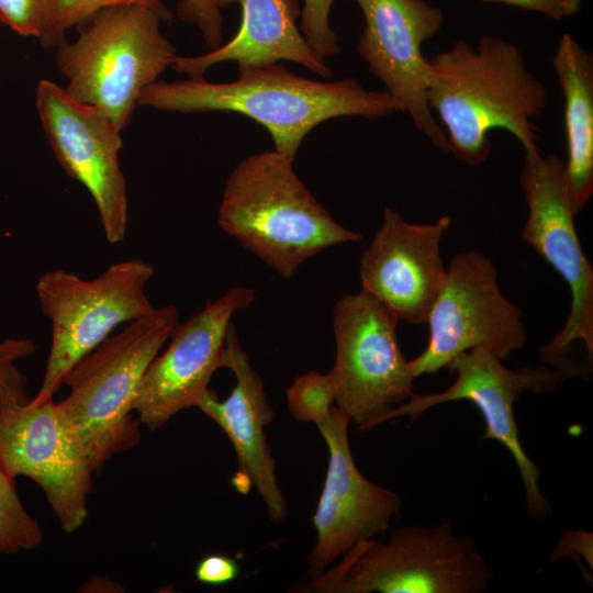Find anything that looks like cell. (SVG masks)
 I'll return each instance as SVG.
<instances>
[{
  "label": "cell",
  "instance_id": "6da1fadb",
  "mask_svg": "<svg viewBox=\"0 0 593 593\" xmlns=\"http://www.w3.org/2000/svg\"><path fill=\"white\" fill-rule=\"evenodd\" d=\"M429 68L427 103L444 126L448 153L469 166L485 163L493 130L510 132L524 152L538 149L532 120L545 111L548 91L515 44L485 35L474 47L460 38L432 57Z\"/></svg>",
  "mask_w": 593,
  "mask_h": 593
},
{
  "label": "cell",
  "instance_id": "7a4b0ae2",
  "mask_svg": "<svg viewBox=\"0 0 593 593\" xmlns=\"http://www.w3.org/2000/svg\"><path fill=\"white\" fill-rule=\"evenodd\" d=\"M137 104L171 112L246 115L269 132L275 150L292 160L303 138L322 122L338 116L376 120L403 112L387 90H367L355 78L300 77L279 63L238 67V78L225 83L203 77L155 81L144 89Z\"/></svg>",
  "mask_w": 593,
  "mask_h": 593
},
{
  "label": "cell",
  "instance_id": "3957f363",
  "mask_svg": "<svg viewBox=\"0 0 593 593\" xmlns=\"http://www.w3.org/2000/svg\"><path fill=\"white\" fill-rule=\"evenodd\" d=\"M292 164L275 149L246 157L230 174L217 213L225 233L288 279L321 251L361 239L315 199Z\"/></svg>",
  "mask_w": 593,
  "mask_h": 593
},
{
  "label": "cell",
  "instance_id": "277c9868",
  "mask_svg": "<svg viewBox=\"0 0 593 593\" xmlns=\"http://www.w3.org/2000/svg\"><path fill=\"white\" fill-rule=\"evenodd\" d=\"M172 304L126 323L65 374L68 395L57 403L93 472L116 452L135 446L138 422L132 418L142 378L179 324Z\"/></svg>",
  "mask_w": 593,
  "mask_h": 593
},
{
  "label": "cell",
  "instance_id": "5b68a950",
  "mask_svg": "<svg viewBox=\"0 0 593 593\" xmlns=\"http://www.w3.org/2000/svg\"><path fill=\"white\" fill-rule=\"evenodd\" d=\"M494 572L474 541L448 523L363 539L299 591L315 593H484Z\"/></svg>",
  "mask_w": 593,
  "mask_h": 593
},
{
  "label": "cell",
  "instance_id": "8992f818",
  "mask_svg": "<svg viewBox=\"0 0 593 593\" xmlns=\"http://www.w3.org/2000/svg\"><path fill=\"white\" fill-rule=\"evenodd\" d=\"M161 21L157 12L138 4L96 13L76 42L57 47L56 65L68 80V94L96 107L124 130L141 93L177 56L160 33Z\"/></svg>",
  "mask_w": 593,
  "mask_h": 593
},
{
  "label": "cell",
  "instance_id": "52a82bcc",
  "mask_svg": "<svg viewBox=\"0 0 593 593\" xmlns=\"http://www.w3.org/2000/svg\"><path fill=\"white\" fill-rule=\"evenodd\" d=\"M154 267L138 258L118 261L94 279L54 269L36 281V296L52 325V343L37 399L53 396L65 374L112 331L148 314L146 294Z\"/></svg>",
  "mask_w": 593,
  "mask_h": 593
},
{
  "label": "cell",
  "instance_id": "ba28073f",
  "mask_svg": "<svg viewBox=\"0 0 593 593\" xmlns=\"http://www.w3.org/2000/svg\"><path fill=\"white\" fill-rule=\"evenodd\" d=\"M519 184L528 206L522 238L562 277L571 293L564 326L538 355L564 379L582 376L569 355L581 344L592 368L593 267L575 230L564 163L553 154L544 156L539 148L525 152Z\"/></svg>",
  "mask_w": 593,
  "mask_h": 593
},
{
  "label": "cell",
  "instance_id": "9c48e42d",
  "mask_svg": "<svg viewBox=\"0 0 593 593\" xmlns=\"http://www.w3.org/2000/svg\"><path fill=\"white\" fill-rule=\"evenodd\" d=\"M399 318L370 295H342L333 307L335 363L328 373L335 405L360 432L414 394L415 377L396 336Z\"/></svg>",
  "mask_w": 593,
  "mask_h": 593
},
{
  "label": "cell",
  "instance_id": "30bf717a",
  "mask_svg": "<svg viewBox=\"0 0 593 593\" xmlns=\"http://www.w3.org/2000/svg\"><path fill=\"white\" fill-rule=\"evenodd\" d=\"M523 316L521 307L502 293L492 259L478 250L456 254L427 316V346L409 361L413 376L447 368L474 347L505 360L526 344Z\"/></svg>",
  "mask_w": 593,
  "mask_h": 593
},
{
  "label": "cell",
  "instance_id": "8fae6325",
  "mask_svg": "<svg viewBox=\"0 0 593 593\" xmlns=\"http://www.w3.org/2000/svg\"><path fill=\"white\" fill-rule=\"evenodd\" d=\"M447 369L456 373L448 389L438 393L413 394L392 409L383 423L407 416L412 424L436 405L461 400L471 402L485 424L482 439L497 441L514 459L524 485L527 514L534 519H546L551 506L539 489L540 469L522 446L514 403L524 392L542 394L552 391L564 377L545 366L508 369L497 356L483 347L459 354Z\"/></svg>",
  "mask_w": 593,
  "mask_h": 593
},
{
  "label": "cell",
  "instance_id": "7c38bea8",
  "mask_svg": "<svg viewBox=\"0 0 593 593\" xmlns=\"http://www.w3.org/2000/svg\"><path fill=\"white\" fill-rule=\"evenodd\" d=\"M0 465L43 490L66 533L85 522L93 470L53 396L32 398L0 413Z\"/></svg>",
  "mask_w": 593,
  "mask_h": 593
},
{
  "label": "cell",
  "instance_id": "4fadbf2b",
  "mask_svg": "<svg viewBox=\"0 0 593 593\" xmlns=\"http://www.w3.org/2000/svg\"><path fill=\"white\" fill-rule=\"evenodd\" d=\"M36 109L56 159L92 197L107 240L121 243L127 228L121 131L99 109L47 79L37 85Z\"/></svg>",
  "mask_w": 593,
  "mask_h": 593
},
{
  "label": "cell",
  "instance_id": "5bb4252c",
  "mask_svg": "<svg viewBox=\"0 0 593 593\" xmlns=\"http://www.w3.org/2000/svg\"><path fill=\"white\" fill-rule=\"evenodd\" d=\"M256 299L234 287L176 326L163 354L152 360L133 404L138 421L155 430L182 410L198 406L213 373L226 368V334L233 315Z\"/></svg>",
  "mask_w": 593,
  "mask_h": 593
},
{
  "label": "cell",
  "instance_id": "9a60e30c",
  "mask_svg": "<svg viewBox=\"0 0 593 593\" xmlns=\"http://www.w3.org/2000/svg\"><path fill=\"white\" fill-rule=\"evenodd\" d=\"M365 27L358 53L387 91L432 144L448 153L444 128L427 103L429 59L423 44L440 30L444 14L425 0H356Z\"/></svg>",
  "mask_w": 593,
  "mask_h": 593
},
{
  "label": "cell",
  "instance_id": "2e32d148",
  "mask_svg": "<svg viewBox=\"0 0 593 593\" xmlns=\"http://www.w3.org/2000/svg\"><path fill=\"white\" fill-rule=\"evenodd\" d=\"M350 422L334 404L315 424L328 448V466L313 515L316 544L307 557L310 580L357 542L385 533L403 505L398 493L371 482L357 468L348 439Z\"/></svg>",
  "mask_w": 593,
  "mask_h": 593
},
{
  "label": "cell",
  "instance_id": "e0dca14e",
  "mask_svg": "<svg viewBox=\"0 0 593 593\" xmlns=\"http://www.w3.org/2000/svg\"><path fill=\"white\" fill-rule=\"evenodd\" d=\"M451 225L410 223L385 208L380 228L360 257L361 292L410 324L426 323L446 279L440 242Z\"/></svg>",
  "mask_w": 593,
  "mask_h": 593
},
{
  "label": "cell",
  "instance_id": "ac0fdd59",
  "mask_svg": "<svg viewBox=\"0 0 593 593\" xmlns=\"http://www.w3.org/2000/svg\"><path fill=\"white\" fill-rule=\"evenodd\" d=\"M225 349L226 368L235 374L236 383L224 401L209 389L197 407L224 430L236 455L237 472L246 475L256 488L270 519L280 523L288 515V505L264 429L272 423L275 412L267 400L262 379L250 366L233 323L227 329Z\"/></svg>",
  "mask_w": 593,
  "mask_h": 593
},
{
  "label": "cell",
  "instance_id": "d6986e66",
  "mask_svg": "<svg viewBox=\"0 0 593 593\" xmlns=\"http://www.w3.org/2000/svg\"><path fill=\"white\" fill-rule=\"evenodd\" d=\"M222 8L240 7L237 33L224 45L193 57L176 56L172 68L190 78L203 77L206 69L223 61L238 67L264 66L279 60L298 63L329 78L332 70L307 44L296 25L301 9L295 0H220Z\"/></svg>",
  "mask_w": 593,
  "mask_h": 593
},
{
  "label": "cell",
  "instance_id": "ffe728a7",
  "mask_svg": "<svg viewBox=\"0 0 593 593\" xmlns=\"http://www.w3.org/2000/svg\"><path fill=\"white\" fill-rule=\"evenodd\" d=\"M552 66L563 96L564 174L571 209L577 215L593 192V57L564 33L552 56Z\"/></svg>",
  "mask_w": 593,
  "mask_h": 593
},
{
  "label": "cell",
  "instance_id": "44dd1931",
  "mask_svg": "<svg viewBox=\"0 0 593 593\" xmlns=\"http://www.w3.org/2000/svg\"><path fill=\"white\" fill-rule=\"evenodd\" d=\"M125 4H138L157 12L164 22L172 21V13L164 0H47L44 25L38 43L45 48L58 47L66 42V32L81 26L99 11Z\"/></svg>",
  "mask_w": 593,
  "mask_h": 593
},
{
  "label": "cell",
  "instance_id": "7402d4cb",
  "mask_svg": "<svg viewBox=\"0 0 593 593\" xmlns=\"http://www.w3.org/2000/svg\"><path fill=\"white\" fill-rule=\"evenodd\" d=\"M38 521L23 506L11 479L0 465V553H18L41 545Z\"/></svg>",
  "mask_w": 593,
  "mask_h": 593
},
{
  "label": "cell",
  "instance_id": "603a6c76",
  "mask_svg": "<svg viewBox=\"0 0 593 593\" xmlns=\"http://www.w3.org/2000/svg\"><path fill=\"white\" fill-rule=\"evenodd\" d=\"M335 403V392L328 373L309 371L296 377L287 390L290 414L299 422L318 423Z\"/></svg>",
  "mask_w": 593,
  "mask_h": 593
},
{
  "label": "cell",
  "instance_id": "cb8c5ba5",
  "mask_svg": "<svg viewBox=\"0 0 593 593\" xmlns=\"http://www.w3.org/2000/svg\"><path fill=\"white\" fill-rule=\"evenodd\" d=\"M36 350L37 345L31 338L9 337L0 340V413L29 401L27 380L18 363Z\"/></svg>",
  "mask_w": 593,
  "mask_h": 593
},
{
  "label": "cell",
  "instance_id": "d4e9b609",
  "mask_svg": "<svg viewBox=\"0 0 593 593\" xmlns=\"http://www.w3.org/2000/svg\"><path fill=\"white\" fill-rule=\"evenodd\" d=\"M335 0H304L300 31L310 47L322 58L338 54L337 35L329 25Z\"/></svg>",
  "mask_w": 593,
  "mask_h": 593
},
{
  "label": "cell",
  "instance_id": "484cf974",
  "mask_svg": "<svg viewBox=\"0 0 593 593\" xmlns=\"http://www.w3.org/2000/svg\"><path fill=\"white\" fill-rule=\"evenodd\" d=\"M222 9L220 0H180L177 15L186 22L195 24L206 46L214 49L222 43Z\"/></svg>",
  "mask_w": 593,
  "mask_h": 593
},
{
  "label": "cell",
  "instance_id": "4316f807",
  "mask_svg": "<svg viewBox=\"0 0 593 593\" xmlns=\"http://www.w3.org/2000/svg\"><path fill=\"white\" fill-rule=\"evenodd\" d=\"M47 0H0V21L23 36L38 37Z\"/></svg>",
  "mask_w": 593,
  "mask_h": 593
},
{
  "label": "cell",
  "instance_id": "83f0119b",
  "mask_svg": "<svg viewBox=\"0 0 593 593\" xmlns=\"http://www.w3.org/2000/svg\"><path fill=\"white\" fill-rule=\"evenodd\" d=\"M238 574L239 566L236 559L222 553L204 556L194 570L197 581L213 586L231 583Z\"/></svg>",
  "mask_w": 593,
  "mask_h": 593
},
{
  "label": "cell",
  "instance_id": "f1b7e54d",
  "mask_svg": "<svg viewBox=\"0 0 593 593\" xmlns=\"http://www.w3.org/2000/svg\"><path fill=\"white\" fill-rule=\"evenodd\" d=\"M501 2L519 9L539 12L552 19L574 15L581 8V0H483Z\"/></svg>",
  "mask_w": 593,
  "mask_h": 593
},
{
  "label": "cell",
  "instance_id": "f546056e",
  "mask_svg": "<svg viewBox=\"0 0 593 593\" xmlns=\"http://www.w3.org/2000/svg\"><path fill=\"white\" fill-rule=\"evenodd\" d=\"M577 552H580L586 563L592 566V534L583 530L566 529L558 546L551 553L550 561H556L562 556H572L577 560Z\"/></svg>",
  "mask_w": 593,
  "mask_h": 593
}]
</instances>
